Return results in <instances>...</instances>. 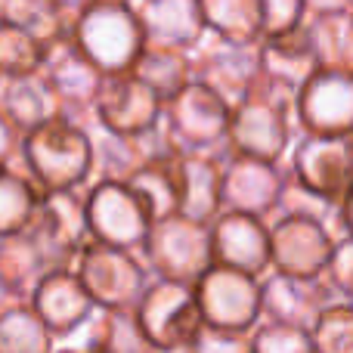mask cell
Here are the masks:
<instances>
[{
	"instance_id": "cell-1",
	"label": "cell",
	"mask_w": 353,
	"mask_h": 353,
	"mask_svg": "<svg viewBox=\"0 0 353 353\" xmlns=\"http://www.w3.org/2000/svg\"><path fill=\"white\" fill-rule=\"evenodd\" d=\"M294 97L298 93L270 78H257L251 93L232 109L226 143L232 152L248 159L285 165V155L294 146Z\"/></svg>"
},
{
	"instance_id": "cell-22",
	"label": "cell",
	"mask_w": 353,
	"mask_h": 353,
	"mask_svg": "<svg viewBox=\"0 0 353 353\" xmlns=\"http://www.w3.org/2000/svg\"><path fill=\"white\" fill-rule=\"evenodd\" d=\"M134 12L149 43L192 50L208 31L199 0H137Z\"/></svg>"
},
{
	"instance_id": "cell-32",
	"label": "cell",
	"mask_w": 353,
	"mask_h": 353,
	"mask_svg": "<svg viewBox=\"0 0 353 353\" xmlns=\"http://www.w3.org/2000/svg\"><path fill=\"white\" fill-rule=\"evenodd\" d=\"M176 155L180 152H174L171 159L152 161V165H146L143 171H137L128 180V186L146 201L155 220L168 217V214H176V208H180V192H176Z\"/></svg>"
},
{
	"instance_id": "cell-47",
	"label": "cell",
	"mask_w": 353,
	"mask_h": 353,
	"mask_svg": "<svg viewBox=\"0 0 353 353\" xmlns=\"http://www.w3.org/2000/svg\"><path fill=\"white\" fill-rule=\"evenodd\" d=\"M350 16H353V10H350Z\"/></svg>"
},
{
	"instance_id": "cell-11",
	"label": "cell",
	"mask_w": 353,
	"mask_h": 353,
	"mask_svg": "<svg viewBox=\"0 0 353 353\" xmlns=\"http://www.w3.org/2000/svg\"><path fill=\"white\" fill-rule=\"evenodd\" d=\"M201 319L214 329L251 332L261 323V276L214 263L195 282Z\"/></svg>"
},
{
	"instance_id": "cell-39",
	"label": "cell",
	"mask_w": 353,
	"mask_h": 353,
	"mask_svg": "<svg viewBox=\"0 0 353 353\" xmlns=\"http://www.w3.org/2000/svg\"><path fill=\"white\" fill-rule=\"evenodd\" d=\"M323 276L344 301L353 304V236H341L335 242V251H332L329 267H325Z\"/></svg>"
},
{
	"instance_id": "cell-10",
	"label": "cell",
	"mask_w": 353,
	"mask_h": 353,
	"mask_svg": "<svg viewBox=\"0 0 353 353\" xmlns=\"http://www.w3.org/2000/svg\"><path fill=\"white\" fill-rule=\"evenodd\" d=\"M87 134H90V146H93V176L97 180L128 183L146 165L171 159L174 152H180L165 118L155 128L143 130V134H115V130H105L99 121H90Z\"/></svg>"
},
{
	"instance_id": "cell-21",
	"label": "cell",
	"mask_w": 353,
	"mask_h": 353,
	"mask_svg": "<svg viewBox=\"0 0 353 353\" xmlns=\"http://www.w3.org/2000/svg\"><path fill=\"white\" fill-rule=\"evenodd\" d=\"M31 307L43 319V325L53 332V338L72 335L97 310V304L74 270H53L50 276H43L41 285L31 294Z\"/></svg>"
},
{
	"instance_id": "cell-41",
	"label": "cell",
	"mask_w": 353,
	"mask_h": 353,
	"mask_svg": "<svg viewBox=\"0 0 353 353\" xmlns=\"http://www.w3.org/2000/svg\"><path fill=\"white\" fill-rule=\"evenodd\" d=\"M307 16H332V12L353 10V0H304Z\"/></svg>"
},
{
	"instance_id": "cell-37",
	"label": "cell",
	"mask_w": 353,
	"mask_h": 353,
	"mask_svg": "<svg viewBox=\"0 0 353 353\" xmlns=\"http://www.w3.org/2000/svg\"><path fill=\"white\" fill-rule=\"evenodd\" d=\"M189 353H251V332L214 329L201 323V329L189 344Z\"/></svg>"
},
{
	"instance_id": "cell-13",
	"label": "cell",
	"mask_w": 353,
	"mask_h": 353,
	"mask_svg": "<svg viewBox=\"0 0 353 353\" xmlns=\"http://www.w3.org/2000/svg\"><path fill=\"white\" fill-rule=\"evenodd\" d=\"M267 223L270 248H273L270 270L285 276H301V279H316L325 273L338 242L329 223L316 217H304V214H285V217H273Z\"/></svg>"
},
{
	"instance_id": "cell-36",
	"label": "cell",
	"mask_w": 353,
	"mask_h": 353,
	"mask_svg": "<svg viewBox=\"0 0 353 353\" xmlns=\"http://www.w3.org/2000/svg\"><path fill=\"white\" fill-rule=\"evenodd\" d=\"M251 353H316V350H313V338L307 329L261 319L251 329Z\"/></svg>"
},
{
	"instance_id": "cell-46",
	"label": "cell",
	"mask_w": 353,
	"mask_h": 353,
	"mask_svg": "<svg viewBox=\"0 0 353 353\" xmlns=\"http://www.w3.org/2000/svg\"><path fill=\"white\" fill-rule=\"evenodd\" d=\"M53 353H74V350H65V347H56Z\"/></svg>"
},
{
	"instance_id": "cell-16",
	"label": "cell",
	"mask_w": 353,
	"mask_h": 353,
	"mask_svg": "<svg viewBox=\"0 0 353 353\" xmlns=\"http://www.w3.org/2000/svg\"><path fill=\"white\" fill-rule=\"evenodd\" d=\"M338 301L344 298L329 285L325 276L301 279V276L270 270L261 279V319H270V323H285L310 332L325 307L338 304Z\"/></svg>"
},
{
	"instance_id": "cell-9",
	"label": "cell",
	"mask_w": 353,
	"mask_h": 353,
	"mask_svg": "<svg viewBox=\"0 0 353 353\" xmlns=\"http://www.w3.org/2000/svg\"><path fill=\"white\" fill-rule=\"evenodd\" d=\"M41 74L47 78V84L53 87L56 99H59L62 115H68L78 124L97 121L93 109H97L99 90H103L105 74L87 59V53L74 43L72 31L59 41H53L43 50Z\"/></svg>"
},
{
	"instance_id": "cell-2",
	"label": "cell",
	"mask_w": 353,
	"mask_h": 353,
	"mask_svg": "<svg viewBox=\"0 0 353 353\" xmlns=\"http://www.w3.org/2000/svg\"><path fill=\"white\" fill-rule=\"evenodd\" d=\"M19 165L43 192L84 189L93 180V146L84 124L68 115H56L25 130Z\"/></svg>"
},
{
	"instance_id": "cell-33",
	"label": "cell",
	"mask_w": 353,
	"mask_h": 353,
	"mask_svg": "<svg viewBox=\"0 0 353 353\" xmlns=\"http://www.w3.org/2000/svg\"><path fill=\"white\" fill-rule=\"evenodd\" d=\"M43 43L31 37L28 31L16 28L10 22H0V74H28L41 72Z\"/></svg>"
},
{
	"instance_id": "cell-44",
	"label": "cell",
	"mask_w": 353,
	"mask_h": 353,
	"mask_svg": "<svg viewBox=\"0 0 353 353\" xmlns=\"http://www.w3.org/2000/svg\"><path fill=\"white\" fill-rule=\"evenodd\" d=\"M53 3H56V6H59V10H62V12H65V16H68V19H74V16H78V12H81V10H84V6H90V3H93V0H53Z\"/></svg>"
},
{
	"instance_id": "cell-35",
	"label": "cell",
	"mask_w": 353,
	"mask_h": 353,
	"mask_svg": "<svg viewBox=\"0 0 353 353\" xmlns=\"http://www.w3.org/2000/svg\"><path fill=\"white\" fill-rule=\"evenodd\" d=\"M155 347L146 341L137 310H103V353H152Z\"/></svg>"
},
{
	"instance_id": "cell-31",
	"label": "cell",
	"mask_w": 353,
	"mask_h": 353,
	"mask_svg": "<svg viewBox=\"0 0 353 353\" xmlns=\"http://www.w3.org/2000/svg\"><path fill=\"white\" fill-rule=\"evenodd\" d=\"M56 338L31 304L0 316V353H53Z\"/></svg>"
},
{
	"instance_id": "cell-7",
	"label": "cell",
	"mask_w": 353,
	"mask_h": 353,
	"mask_svg": "<svg viewBox=\"0 0 353 353\" xmlns=\"http://www.w3.org/2000/svg\"><path fill=\"white\" fill-rule=\"evenodd\" d=\"M87 223H90L93 242L140 251L155 217L128 183L97 180L87 189Z\"/></svg>"
},
{
	"instance_id": "cell-38",
	"label": "cell",
	"mask_w": 353,
	"mask_h": 353,
	"mask_svg": "<svg viewBox=\"0 0 353 353\" xmlns=\"http://www.w3.org/2000/svg\"><path fill=\"white\" fill-rule=\"evenodd\" d=\"M261 16H263V37H273L304 25L307 6L304 0H261Z\"/></svg>"
},
{
	"instance_id": "cell-14",
	"label": "cell",
	"mask_w": 353,
	"mask_h": 353,
	"mask_svg": "<svg viewBox=\"0 0 353 353\" xmlns=\"http://www.w3.org/2000/svg\"><path fill=\"white\" fill-rule=\"evenodd\" d=\"M288 171L310 192L341 205L353 186V134L344 137H316L304 134L292 146Z\"/></svg>"
},
{
	"instance_id": "cell-12",
	"label": "cell",
	"mask_w": 353,
	"mask_h": 353,
	"mask_svg": "<svg viewBox=\"0 0 353 353\" xmlns=\"http://www.w3.org/2000/svg\"><path fill=\"white\" fill-rule=\"evenodd\" d=\"M230 105L199 81H189L171 103H165V124L183 152H214L230 146Z\"/></svg>"
},
{
	"instance_id": "cell-30",
	"label": "cell",
	"mask_w": 353,
	"mask_h": 353,
	"mask_svg": "<svg viewBox=\"0 0 353 353\" xmlns=\"http://www.w3.org/2000/svg\"><path fill=\"white\" fill-rule=\"evenodd\" d=\"M0 22L16 25L50 47L72 31L74 19H68L53 0H0Z\"/></svg>"
},
{
	"instance_id": "cell-34",
	"label": "cell",
	"mask_w": 353,
	"mask_h": 353,
	"mask_svg": "<svg viewBox=\"0 0 353 353\" xmlns=\"http://www.w3.org/2000/svg\"><path fill=\"white\" fill-rule=\"evenodd\" d=\"M316 353H353V304L338 301L325 307L323 316L310 329Z\"/></svg>"
},
{
	"instance_id": "cell-3",
	"label": "cell",
	"mask_w": 353,
	"mask_h": 353,
	"mask_svg": "<svg viewBox=\"0 0 353 353\" xmlns=\"http://www.w3.org/2000/svg\"><path fill=\"white\" fill-rule=\"evenodd\" d=\"M72 37L103 74L130 72L146 47V31L130 3H97L74 16Z\"/></svg>"
},
{
	"instance_id": "cell-6",
	"label": "cell",
	"mask_w": 353,
	"mask_h": 353,
	"mask_svg": "<svg viewBox=\"0 0 353 353\" xmlns=\"http://www.w3.org/2000/svg\"><path fill=\"white\" fill-rule=\"evenodd\" d=\"M137 323L155 350H189L195 332L201 329V310L195 285L174 279H155L137 301Z\"/></svg>"
},
{
	"instance_id": "cell-29",
	"label": "cell",
	"mask_w": 353,
	"mask_h": 353,
	"mask_svg": "<svg viewBox=\"0 0 353 353\" xmlns=\"http://www.w3.org/2000/svg\"><path fill=\"white\" fill-rule=\"evenodd\" d=\"M313 50L319 56V65L332 72H353V16L332 12V16H307Z\"/></svg>"
},
{
	"instance_id": "cell-27",
	"label": "cell",
	"mask_w": 353,
	"mask_h": 353,
	"mask_svg": "<svg viewBox=\"0 0 353 353\" xmlns=\"http://www.w3.org/2000/svg\"><path fill=\"white\" fill-rule=\"evenodd\" d=\"M43 201V189L28 176L19 161L0 168V236L22 232L34 220Z\"/></svg>"
},
{
	"instance_id": "cell-43",
	"label": "cell",
	"mask_w": 353,
	"mask_h": 353,
	"mask_svg": "<svg viewBox=\"0 0 353 353\" xmlns=\"http://www.w3.org/2000/svg\"><path fill=\"white\" fill-rule=\"evenodd\" d=\"M341 230H344V236H353V186L341 199Z\"/></svg>"
},
{
	"instance_id": "cell-40",
	"label": "cell",
	"mask_w": 353,
	"mask_h": 353,
	"mask_svg": "<svg viewBox=\"0 0 353 353\" xmlns=\"http://www.w3.org/2000/svg\"><path fill=\"white\" fill-rule=\"evenodd\" d=\"M22 130L10 121V118L0 112V168L12 165L19 159V149H22Z\"/></svg>"
},
{
	"instance_id": "cell-20",
	"label": "cell",
	"mask_w": 353,
	"mask_h": 353,
	"mask_svg": "<svg viewBox=\"0 0 353 353\" xmlns=\"http://www.w3.org/2000/svg\"><path fill=\"white\" fill-rule=\"evenodd\" d=\"M230 155V152H226ZM226 155L214 152H183L176 155V214L199 223H214L223 211V161Z\"/></svg>"
},
{
	"instance_id": "cell-19",
	"label": "cell",
	"mask_w": 353,
	"mask_h": 353,
	"mask_svg": "<svg viewBox=\"0 0 353 353\" xmlns=\"http://www.w3.org/2000/svg\"><path fill=\"white\" fill-rule=\"evenodd\" d=\"M214 263L242 270L251 276H267L273 248H270V223L254 214L220 211L211 223Z\"/></svg>"
},
{
	"instance_id": "cell-15",
	"label": "cell",
	"mask_w": 353,
	"mask_h": 353,
	"mask_svg": "<svg viewBox=\"0 0 353 353\" xmlns=\"http://www.w3.org/2000/svg\"><path fill=\"white\" fill-rule=\"evenodd\" d=\"M294 121L304 134H353V72L319 68L294 97Z\"/></svg>"
},
{
	"instance_id": "cell-17",
	"label": "cell",
	"mask_w": 353,
	"mask_h": 353,
	"mask_svg": "<svg viewBox=\"0 0 353 353\" xmlns=\"http://www.w3.org/2000/svg\"><path fill=\"white\" fill-rule=\"evenodd\" d=\"M285 176V165L230 152L223 161V211L254 214L261 220H270L279 205Z\"/></svg>"
},
{
	"instance_id": "cell-26",
	"label": "cell",
	"mask_w": 353,
	"mask_h": 353,
	"mask_svg": "<svg viewBox=\"0 0 353 353\" xmlns=\"http://www.w3.org/2000/svg\"><path fill=\"white\" fill-rule=\"evenodd\" d=\"M50 273H53V267H50L47 254L41 251V245L34 242V236L28 230L12 232V236H0V276L19 294H25L31 301L34 288Z\"/></svg>"
},
{
	"instance_id": "cell-23",
	"label": "cell",
	"mask_w": 353,
	"mask_h": 353,
	"mask_svg": "<svg viewBox=\"0 0 353 353\" xmlns=\"http://www.w3.org/2000/svg\"><path fill=\"white\" fill-rule=\"evenodd\" d=\"M319 56L313 50L307 25L273 37H261V74L276 84L292 87L294 93L319 72Z\"/></svg>"
},
{
	"instance_id": "cell-18",
	"label": "cell",
	"mask_w": 353,
	"mask_h": 353,
	"mask_svg": "<svg viewBox=\"0 0 353 353\" xmlns=\"http://www.w3.org/2000/svg\"><path fill=\"white\" fill-rule=\"evenodd\" d=\"M93 115L105 130L143 134V130L155 128L165 118V103L134 72H118V74H105Z\"/></svg>"
},
{
	"instance_id": "cell-25",
	"label": "cell",
	"mask_w": 353,
	"mask_h": 353,
	"mask_svg": "<svg viewBox=\"0 0 353 353\" xmlns=\"http://www.w3.org/2000/svg\"><path fill=\"white\" fill-rule=\"evenodd\" d=\"M130 72H134L146 87H152V93L161 99V103H171L176 93L192 81V50L165 47V43L146 41V47H143V53L137 56Z\"/></svg>"
},
{
	"instance_id": "cell-24",
	"label": "cell",
	"mask_w": 353,
	"mask_h": 353,
	"mask_svg": "<svg viewBox=\"0 0 353 353\" xmlns=\"http://www.w3.org/2000/svg\"><path fill=\"white\" fill-rule=\"evenodd\" d=\"M0 112L19 130H31L50 118L62 115L59 99L41 72L28 74H0Z\"/></svg>"
},
{
	"instance_id": "cell-28",
	"label": "cell",
	"mask_w": 353,
	"mask_h": 353,
	"mask_svg": "<svg viewBox=\"0 0 353 353\" xmlns=\"http://www.w3.org/2000/svg\"><path fill=\"white\" fill-rule=\"evenodd\" d=\"M205 28L236 43H257L263 37L261 0H199Z\"/></svg>"
},
{
	"instance_id": "cell-4",
	"label": "cell",
	"mask_w": 353,
	"mask_h": 353,
	"mask_svg": "<svg viewBox=\"0 0 353 353\" xmlns=\"http://www.w3.org/2000/svg\"><path fill=\"white\" fill-rule=\"evenodd\" d=\"M140 257L155 279L195 285L214 267L211 223H199L183 214L159 217L143 242Z\"/></svg>"
},
{
	"instance_id": "cell-8",
	"label": "cell",
	"mask_w": 353,
	"mask_h": 353,
	"mask_svg": "<svg viewBox=\"0 0 353 353\" xmlns=\"http://www.w3.org/2000/svg\"><path fill=\"white\" fill-rule=\"evenodd\" d=\"M261 78V41L236 43L205 31L192 47V81L214 90L230 109H236Z\"/></svg>"
},
{
	"instance_id": "cell-45",
	"label": "cell",
	"mask_w": 353,
	"mask_h": 353,
	"mask_svg": "<svg viewBox=\"0 0 353 353\" xmlns=\"http://www.w3.org/2000/svg\"><path fill=\"white\" fill-rule=\"evenodd\" d=\"M97 3H130V6H134L137 0H97Z\"/></svg>"
},
{
	"instance_id": "cell-42",
	"label": "cell",
	"mask_w": 353,
	"mask_h": 353,
	"mask_svg": "<svg viewBox=\"0 0 353 353\" xmlns=\"http://www.w3.org/2000/svg\"><path fill=\"white\" fill-rule=\"evenodd\" d=\"M22 304H31V301L25 298V294H19L16 288H12L10 282L0 276V316H3V313H10V310H16V307H22Z\"/></svg>"
},
{
	"instance_id": "cell-5",
	"label": "cell",
	"mask_w": 353,
	"mask_h": 353,
	"mask_svg": "<svg viewBox=\"0 0 353 353\" xmlns=\"http://www.w3.org/2000/svg\"><path fill=\"white\" fill-rule=\"evenodd\" d=\"M72 270L81 276L93 304L103 310L137 307L146 285L152 282V273L146 270L143 257H137V251H124L93 239L84 245Z\"/></svg>"
}]
</instances>
